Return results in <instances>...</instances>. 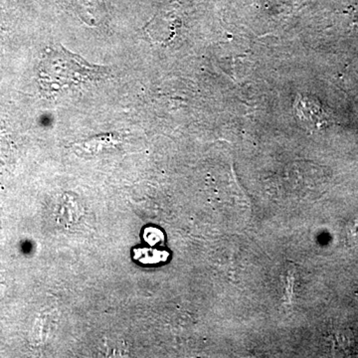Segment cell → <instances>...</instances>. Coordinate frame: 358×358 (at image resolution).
Instances as JSON below:
<instances>
[{"instance_id": "6da1fadb", "label": "cell", "mask_w": 358, "mask_h": 358, "mask_svg": "<svg viewBox=\"0 0 358 358\" xmlns=\"http://www.w3.org/2000/svg\"><path fill=\"white\" fill-rule=\"evenodd\" d=\"M107 74V68L89 64L64 47L55 46L46 52L42 60L39 83L45 95L54 98L63 92L99 81Z\"/></svg>"}, {"instance_id": "7a4b0ae2", "label": "cell", "mask_w": 358, "mask_h": 358, "mask_svg": "<svg viewBox=\"0 0 358 358\" xmlns=\"http://www.w3.org/2000/svg\"><path fill=\"white\" fill-rule=\"evenodd\" d=\"M350 236H358V217L353 221L352 225L350 226Z\"/></svg>"}]
</instances>
